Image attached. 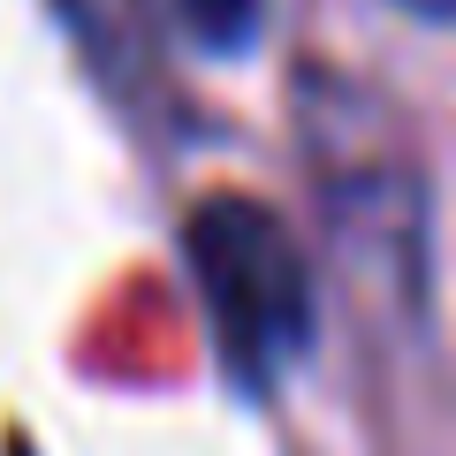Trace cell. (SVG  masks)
Wrapping results in <instances>:
<instances>
[{
	"label": "cell",
	"mask_w": 456,
	"mask_h": 456,
	"mask_svg": "<svg viewBox=\"0 0 456 456\" xmlns=\"http://www.w3.org/2000/svg\"><path fill=\"white\" fill-rule=\"evenodd\" d=\"M183 259H191L221 350L244 373L266 380L312 342V266L281 228V213L259 206L251 191L198 198L191 228H183Z\"/></svg>",
	"instance_id": "6da1fadb"
},
{
	"label": "cell",
	"mask_w": 456,
	"mask_h": 456,
	"mask_svg": "<svg viewBox=\"0 0 456 456\" xmlns=\"http://www.w3.org/2000/svg\"><path fill=\"white\" fill-rule=\"evenodd\" d=\"M61 23L77 31V46L107 69L114 84H130L145 61V0H53Z\"/></svg>",
	"instance_id": "7a4b0ae2"
},
{
	"label": "cell",
	"mask_w": 456,
	"mask_h": 456,
	"mask_svg": "<svg viewBox=\"0 0 456 456\" xmlns=\"http://www.w3.org/2000/svg\"><path fill=\"white\" fill-rule=\"evenodd\" d=\"M395 8H411V16H426V23H456V0H395Z\"/></svg>",
	"instance_id": "277c9868"
},
{
	"label": "cell",
	"mask_w": 456,
	"mask_h": 456,
	"mask_svg": "<svg viewBox=\"0 0 456 456\" xmlns=\"http://www.w3.org/2000/svg\"><path fill=\"white\" fill-rule=\"evenodd\" d=\"M259 8L266 0H175V16L191 23L206 46H244V38L259 31Z\"/></svg>",
	"instance_id": "3957f363"
}]
</instances>
